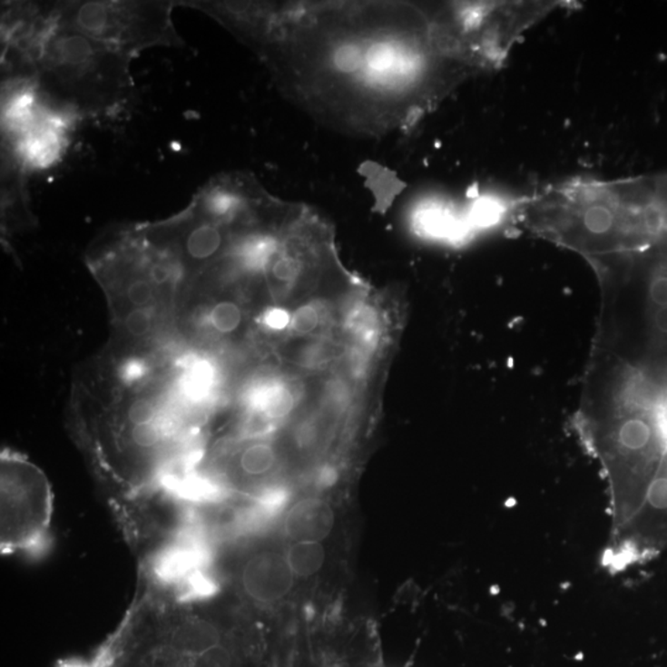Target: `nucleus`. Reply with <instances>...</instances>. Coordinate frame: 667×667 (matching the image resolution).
<instances>
[{
    "instance_id": "nucleus-1",
    "label": "nucleus",
    "mask_w": 667,
    "mask_h": 667,
    "mask_svg": "<svg viewBox=\"0 0 667 667\" xmlns=\"http://www.w3.org/2000/svg\"><path fill=\"white\" fill-rule=\"evenodd\" d=\"M615 378L611 405H591L580 420L608 484L611 532L602 565L613 574L667 549V389L635 372Z\"/></svg>"
},
{
    "instance_id": "nucleus-2",
    "label": "nucleus",
    "mask_w": 667,
    "mask_h": 667,
    "mask_svg": "<svg viewBox=\"0 0 667 667\" xmlns=\"http://www.w3.org/2000/svg\"><path fill=\"white\" fill-rule=\"evenodd\" d=\"M16 15L5 36L13 78L33 81L44 97L74 114H101L125 101L132 57L60 25L47 5Z\"/></svg>"
},
{
    "instance_id": "nucleus-3",
    "label": "nucleus",
    "mask_w": 667,
    "mask_h": 667,
    "mask_svg": "<svg viewBox=\"0 0 667 667\" xmlns=\"http://www.w3.org/2000/svg\"><path fill=\"white\" fill-rule=\"evenodd\" d=\"M47 8L60 25L101 41L129 57L157 44H181L171 18V3L72 2Z\"/></svg>"
},
{
    "instance_id": "nucleus-4",
    "label": "nucleus",
    "mask_w": 667,
    "mask_h": 667,
    "mask_svg": "<svg viewBox=\"0 0 667 667\" xmlns=\"http://www.w3.org/2000/svg\"><path fill=\"white\" fill-rule=\"evenodd\" d=\"M54 495L44 472L19 454H2V553L37 557L51 544Z\"/></svg>"
},
{
    "instance_id": "nucleus-5",
    "label": "nucleus",
    "mask_w": 667,
    "mask_h": 667,
    "mask_svg": "<svg viewBox=\"0 0 667 667\" xmlns=\"http://www.w3.org/2000/svg\"><path fill=\"white\" fill-rule=\"evenodd\" d=\"M74 116L44 97L33 81L13 78L6 88L3 124L24 169H47L60 159Z\"/></svg>"
},
{
    "instance_id": "nucleus-6",
    "label": "nucleus",
    "mask_w": 667,
    "mask_h": 667,
    "mask_svg": "<svg viewBox=\"0 0 667 667\" xmlns=\"http://www.w3.org/2000/svg\"><path fill=\"white\" fill-rule=\"evenodd\" d=\"M611 259L641 283L642 352L639 360L629 366L667 386V235L648 248Z\"/></svg>"
},
{
    "instance_id": "nucleus-7",
    "label": "nucleus",
    "mask_w": 667,
    "mask_h": 667,
    "mask_svg": "<svg viewBox=\"0 0 667 667\" xmlns=\"http://www.w3.org/2000/svg\"><path fill=\"white\" fill-rule=\"evenodd\" d=\"M294 576L285 554L259 549L241 561L238 584L242 596L260 608H272L289 596Z\"/></svg>"
},
{
    "instance_id": "nucleus-8",
    "label": "nucleus",
    "mask_w": 667,
    "mask_h": 667,
    "mask_svg": "<svg viewBox=\"0 0 667 667\" xmlns=\"http://www.w3.org/2000/svg\"><path fill=\"white\" fill-rule=\"evenodd\" d=\"M299 398V389L285 379L267 378L252 383L244 395L249 413L245 433L259 437L269 436L293 412Z\"/></svg>"
},
{
    "instance_id": "nucleus-9",
    "label": "nucleus",
    "mask_w": 667,
    "mask_h": 667,
    "mask_svg": "<svg viewBox=\"0 0 667 667\" xmlns=\"http://www.w3.org/2000/svg\"><path fill=\"white\" fill-rule=\"evenodd\" d=\"M282 516L283 534L292 543H323L335 525L333 508L320 497L299 499L292 503Z\"/></svg>"
},
{
    "instance_id": "nucleus-10",
    "label": "nucleus",
    "mask_w": 667,
    "mask_h": 667,
    "mask_svg": "<svg viewBox=\"0 0 667 667\" xmlns=\"http://www.w3.org/2000/svg\"><path fill=\"white\" fill-rule=\"evenodd\" d=\"M345 328L354 343V358L364 362L375 354L381 338V321L374 307L360 303L351 308L345 321Z\"/></svg>"
},
{
    "instance_id": "nucleus-11",
    "label": "nucleus",
    "mask_w": 667,
    "mask_h": 667,
    "mask_svg": "<svg viewBox=\"0 0 667 667\" xmlns=\"http://www.w3.org/2000/svg\"><path fill=\"white\" fill-rule=\"evenodd\" d=\"M414 231L427 238L449 239L461 241L471 231L468 221L455 217L451 211L439 205H424L413 218Z\"/></svg>"
},
{
    "instance_id": "nucleus-12",
    "label": "nucleus",
    "mask_w": 667,
    "mask_h": 667,
    "mask_svg": "<svg viewBox=\"0 0 667 667\" xmlns=\"http://www.w3.org/2000/svg\"><path fill=\"white\" fill-rule=\"evenodd\" d=\"M217 372L214 365L204 358H194L184 362L180 379V392L188 402H203L214 391Z\"/></svg>"
},
{
    "instance_id": "nucleus-13",
    "label": "nucleus",
    "mask_w": 667,
    "mask_h": 667,
    "mask_svg": "<svg viewBox=\"0 0 667 667\" xmlns=\"http://www.w3.org/2000/svg\"><path fill=\"white\" fill-rule=\"evenodd\" d=\"M304 271V262L293 252L280 248L273 260L266 277L272 289L279 293L289 292L299 282Z\"/></svg>"
},
{
    "instance_id": "nucleus-14",
    "label": "nucleus",
    "mask_w": 667,
    "mask_h": 667,
    "mask_svg": "<svg viewBox=\"0 0 667 667\" xmlns=\"http://www.w3.org/2000/svg\"><path fill=\"white\" fill-rule=\"evenodd\" d=\"M285 557L294 576L310 577L323 567L325 550L321 543L296 542L289 547Z\"/></svg>"
},
{
    "instance_id": "nucleus-15",
    "label": "nucleus",
    "mask_w": 667,
    "mask_h": 667,
    "mask_svg": "<svg viewBox=\"0 0 667 667\" xmlns=\"http://www.w3.org/2000/svg\"><path fill=\"white\" fill-rule=\"evenodd\" d=\"M203 323L214 334H234L244 323V310L234 300H218L205 311Z\"/></svg>"
},
{
    "instance_id": "nucleus-16",
    "label": "nucleus",
    "mask_w": 667,
    "mask_h": 667,
    "mask_svg": "<svg viewBox=\"0 0 667 667\" xmlns=\"http://www.w3.org/2000/svg\"><path fill=\"white\" fill-rule=\"evenodd\" d=\"M166 419L159 403L147 396L132 397L122 408L119 424L115 427L142 426Z\"/></svg>"
},
{
    "instance_id": "nucleus-17",
    "label": "nucleus",
    "mask_w": 667,
    "mask_h": 667,
    "mask_svg": "<svg viewBox=\"0 0 667 667\" xmlns=\"http://www.w3.org/2000/svg\"><path fill=\"white\" fill-rule=\"evenodd\" d=\"M325 309L319 302L302 303L292 310V320L289 333L293 337L302 338L316 334L323 327Z\"/></svg>"
},
{
    "instance_id": "nucleus-18",
    "label": "nucleus",
    "mask_w": 667,
    "mask_h": 667,
    "mask_svg": "<svg viewBox=\"0 0 667 667\" xmlns=\"http://www.w3.org/2000/svg\"><path fill=\"white\" fill-rule=\"evenodd\" d=\"M123 283H124L123 292H124L125 300L128 302L130 309H132V308H152L160 290L153 286L152 280L147 277L145 269L142 270V273L132 270L125 280H123Z\"/></svg>"
},
{
    "instance_id": "nucleus-19",
    "label": "nucleus",
    "mask_w": 667,
    "mask_h": 667,
    "mask_svg": "<svg viewBox=\"0 0 667 667\" xmlns=\"http://www.w3.org/2000/svg\"><path fill=\"white\" fill-rule=\"evenodd\" d=\"M152 365L140 356H130L124 358L116 368V378L126 387H133L145 381L152 374Z\"/></svg>"
},
{
    "instance_id": "nucleus-20",
    "label": "nucleus",
    "mask_w": 667,
    "mask_h": 667,
    "mask_svg": "<svg viewBox=\"0 0 667 667\" xmlns=\"http://www.w3.org/2000/svg\"><path fill=\"white\" fill-rule=\"evenodd\" d=\"M124 329L130 337L142 338L152 333L153 328L152 308H132L125 313Z\"/></svg>"
},
{
    "instance_id": "nucleus-21",
    "label": "nucleus",
    "mask_w": 667,
    "mask_h": 667,
    "mask_svg": "<svg viewBox=\"0 0 667 667\" xmlns=\"http://www.w3.org/2000/svg\"><path fill=\"white\" fill-rule=\"evenodd\" d=\"M292 320V311L280 306L266 308L259 318V323L263 329L271 333L289 331Z\"/></svg>"
},
{
    "instance_id": "nucleus-22",
    "label": "nucleus",
    "mask_w": 667,
    "mask_h": 667,
    "mask_svg": "<svg viewBox=\"0 0 667 667\" xmlns=\"http://www.w3.org/2000/svg\"><path fill=\"white\" fill-rule=\"evenodd\" d=\"M655 198L667 228V174L655 177Z\"/></svg>"
}]
</instances>
